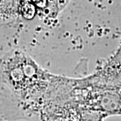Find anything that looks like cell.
<instances>
[{"label": "cell", "mask_w": 121, "mask_h": 121, "mask_svg": "<svg viewBox=\"0 0 121 121\" xmlns=\"http://www.w3.org/2000/svg\"><path fill=\"white\" fill-rule=\"evenodd\" d=\"M36 8L40 9H44L47 7L48 0H31Z\"/></svg>", "instance_id": "obj_2"}, {"label": "cell", "mask_w": 121, "mask_h": 121, "mask_svg": "<svg viewBox=\"0 0 121 121\" xmlns=\"http://www.w3.org/2000/svg\"><path fill=\"white\" fill-rule=\"evenodd\" d=\"M19 9L22 16L26 20L32 19L36 12V7L30 0H21Z\"/></svg>", "instance_id": "obj_1"}]
</instances>
